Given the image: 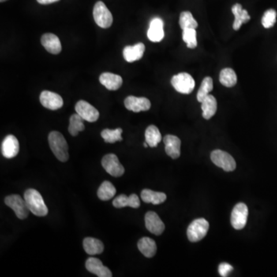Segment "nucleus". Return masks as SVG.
I'll return each instance as SVG.
<instances>
[{"label":"nucleus","mask_w":277,"mask_h":277,"mask_svg":"<svg viewBox=\"0 0 277 277\" xmlns=\"http://www.w3.org/2000/svg\"><path fill=\"white\" fill-rule=\"evenodd\" d=\"M141 199L145 203L159 205L166 201V195L164 192H155L151 189H146L142 191Z\"/></svg>","instance_id":"26"},{"label":"nucleus","mask_w":277,"mask_h":277,"mask_svg":"<svg viewBox=\"0 0 277 277\" xmlns=\"http://www.w3.org/2000/svg\"><path fill=\"white\" fill-rule=\"evenodd\" d=\"M93 18L95 23L101 28H110L113 24V15L102 1H99L94 5Z\"/></svg>","instance_id":"5"},{"label":"nucleus","mask_w":277,"mask_h":277,"mask_svg":"<svg viewBox=\"0 0 277 277\" xmlns=\"http://www.w3.org/2000/svg\"><path fill=\"white\" fill-rule=\"evenodd\" d=\"M277 16L275 9H270L266 11L262 18V25L266 29L274 27L277 22Z\"/></svg>","instance_id":"35"},{"label":"nucleus","mask_w":277,"mask_h":277,"mask_svg":"<svg viewBox=\"0 0 277 277\" xmlns=\"http://www.w3.org/2000/svg\"><path fill=\"white\" fill-rule=\"evenodd\" d=\"M201 109L203 110V117L205 120L212 118L217 110V101L214 95L209 94L201 102Z\"/></svg>","instance_id":"23"},{"label":"nucleus","mask_w":277,"mask_h":277,"mask_svg":"<svg viewBox=\"0 0 277 277\" xmlns=\"http://www.w3.org/2000/svg\"><path fill=\"white\" fill-rule=\"evenodd\" d=\"M86 268L89 272L92 273L99 277H113L111 271L108 267H105L102 262L95 257H90L86 262Z\"/></svg>","instance_id":"16"},{"label":"nucleus","mask_w":277,"mask_h":277,"mask_svg":"<svg viewBox=\"0 0 277 277\" xmlns=\"http://www.w3.org/2000/svg\"><path fill=\"white\" fill-rule=\"evenodd\" d=\"M137 246L139 250L147 258L154 257L157 250L155 241L149 237L140 239L138 242Z\"/></svg>","instance_id":"24"},{"label":"nucleus","mask_w":277,"mask_h":277,"mask_svg":"<svg viewBox=\"0 0 277 277\" xmlns=\"http://www.w3.org/2000/svg\"><path fill=\"white\" fill-rule=\"evenodd\" d=\"M183 39L189 49H195L197 46L196 29H185L183 30Z\"/></svg>","instance_id":"34"},{"label":"nucleus","mask_w":277,"mask_h":277,"mask_svg":"<svg viewBox=\"0 0 277 277\" xmlns=\"http://www.w3.org/2000/svg\"><path fill=\"white\" fill-rule=\"evenodd\" d=\"M24 199L30 212L37 216H45L48 214V208L43 196L36 189H29L24 193Z\"/></svg>","instance_id":"2"},{"label":"nucleus","mask_w":277,"mask_h":277,"mask_svg":"<svg viewBox=\"0 0 277 277\" xmlns=\"http://www.w3.org/2000/svg\"><path fill=\"white\" fill-rule=\"evenodd\" d=\"M39 100L41 104L49 110H59L63 106L62 98L59 94L48 90H44L41 92Z\"/></svg>","instance_id":"11"},{"label":"nucleus","mask_w":277,"mask_h":277,"mask_svg":"<svg viewBox=\"0 0 277 277\" xmlns=\"http://www.w3.org/2000/svg\"><path fill=\"white\" fill-rule=\"evenodd\" d=\"M113 207L116 208H123L129 207L137 209L140 207V200L137 195L131 194L127 196L125 194H121L117 196L113 201Z\"/></svg>","instance_id":"20"},{"label":"nucleus","mask_w":277,"mask_h":277,"mask_svg":"<svg viewBox=\"0 0 277 277\" xmlns=\"http://www.w3.org/2000/svg\"><path fill=\"white\" fill-rule=\"evenodd\" d=\"M102 166L110 175L114 177H122L125 172L123 166L120 163L115 154L104 155L102 159Z\"/></svg>","instance_id":"9"},{"label":"nucleus","mask_w":277,"mask_h":277,"mask_svg":"<svg viewBox=\"0 0 277 277\" xmlns=\"http://www.w3.org/2000/svg\"><path fill=\"white\" fill-rule=\"evenodd\" d=\"M146 142L149 144V147H156L162 140V135L155 125H150L147 127L145 132Z\"/></svg>","instance_id":"27"},{"label":"nucleus","mask_w":277,"mask_h":277,"mask_svg":"<svg viewBox=\"0 0 277 277\" xmlns=\"http://www.w3.org/2000/svg\"><path fill=\"white\" fill-rule=\"evenodd\" d=\"M52 152L61 162H66L69 159V147L62 133L57 131L50 132L48 137Z\"/></svg>","instance_id":"1"},{"label":"nucleus","mask_w":277,"mask_h":277,"mask_svg":"<svg viewBox=\"0 0 277 277\" xmlns=\"http://www.w3.org/2000/svg\"><path fill=\"white\" fill-rule=\"evenodd\" d=\"M233 270L231 265L227 263H222L219 266V273L222 277H227L228 274H230Z\"/></svg>","instance_id":"36"},{"label":"nucleus","mask_w":277,"mask_h":277,"mask_svg":"<svg viewBox=\"0 0 277 277\" xmlns=\"http://www.w3.org/2000/svg\"><path fill=\"white\" fill-rule=\"evenodd\" d=\"M145 223L147 230L153 234L159 236L164 231V223L155 212L150 211L146 214Z\"/></svg>","instance_id":"15"},{"label":"nucleus","mask_w":277,"mask_h":277,"mask_svg":"<svg viewBox=\"0 0 277 277\" xmlns=\"http://www.w3.org/2000/svg\"><path fill=\"white\" fill-rule=\"evenodd\" d=\"M124 104L128 110L134 112V113L147 111L151 107V102L147 98L136 97L133 95H129L128 97L125 98Z\"/></svg>","instance_id":"12"},{"label":"nucleus","mask_w":277,"mask_h":277,"mask_svg":"<svg viewBox=\"0 0 277 277\" xmlns=\"http://www.w3.org/2000/svg\"><path fill=\"white\" fill-rule=\"evenodd\" d=\"M145 45L142 43H137L134 46H127L124 48L123 57L128 62H135L141 60L145 52Z\"/></svg>","instance_id":"19"},{"label":"nucleus","mask_w":277,"mask_h":277,"mask_svg":"<svg viewBox=\"0 0 277 277\" xmlns=\"http://www.w3.org/2000/svg\"><path fill=\"white\" fill-rule=\"evenodd\" d=\"M41 43L46 51L57 55L62 50V46L60 43V39L55 34L45 33L41 37Z\"/></svg>","instance_id":"18"},{"label":"nucleus","mask_w":277,"mask_h":277,"mask_svg":"<svg viewBox=\"0 0 277 277\" xmlns=\"http://www.w3.org/2000/svg\"><path fill=\"white\" fill-rule=\"evenodd\" d=\"M232 12L235 16L233 23V30H239L244 23H247L250 20V16L247 10L243 9L242 5L240 3H236L232 7Z\"/></svg>","instance_id":"22"},{"label":"nucleus","mask_w":277,"mask_h":277,"mask_svg":"<svg viewBox=\"0 0 277 277\" xmlns=\"http://www.w3.org/2000/svg\"><path fill=\"white\" fill-rule=\"evenodd\" d=\"M5 203L14 211L15 214L19 219H24L28 216L30 210L27 206V202L25 199H23L19 195H10L5 197Z\"/></svg>","instance_id":"6"},{"label":"nucleus","mask_w":277,"mask_h":277,"mask_svg":"<svg viewBox=\"0 0 277 277\" xmlns=\"http://www.w3.org/2000/svg\"><path fill=\"white\" fill-rule=\"evenodd\" d=\"M36 1H37L39 4H42V5H48V4L59 2L60 0H36Z\"/></svg>","instance_id":"37"},{"label":"nucleus","mask_w":277,"mask_h":277,"mask_svg":"<svg viewBox=\"0 0 277 277\" xmlns=\"http://www.w3.org/2000/svg\"><path fill=\"white\" fill-rule=\"evenodd\" d=\"M219 82L226 87H234L237 83V76L235 71L230 68L222 69L219 74Z\"/></svg>","instance_id":"29"},{"label":"nucleus","mask_w":277,"mask_h":277,"mask_svg":"<svg viewBox=\"0 0 277 277\" xmlns=\"http://www.w3.org/2000/svg\"><path fill=\"white\" fill-rule=\"evenodd\" d=\"M143 146H144V147H146V148H147V147H149V144L147 142H145V143H143Z\"/></svg>","instance_id":"38"},{"label":"nucleus","mask_w":277,"mask_h":277,"mask_svg":"<svg viewBox=\"0 0 277 277\" xmlns=\"http://www.w3.org/2000/svg\"><path fill=\"white\" fill-rule=\"evenodd\" d=\"M165 143V151L172 159H177L180 155L181 140L177 136L173 135H166L163 138Z\"/></svg>","instance_id":"17"},{"label":"nucleus","mask_w":277,"mask_h":277,"mask_svg":"<svg viewBox=\"0 0 277 277\" xmlns=\"http://www.w3.org/2000/svg\"><path fill=\"white\" fill-rule=\"evenodd\" d=\"M117 189L115 186L109 182V181H104L101 184L99 189L97 191V196L99 200L102 201H107V200H111L113 196H115Z\"/></svg>","instance_id":"28"},{"label":"nucleus","mask_w":277,"mask_h":277,"mask_svg":"<svg viewBox=\"0 0 277 277\" xmlns=\"http://www.w3.org/2000/svg\"><path fill=\"white\" fill-rule=\"evenodd\" d=\"M123 129L117 128L116 129H105L101 132V136L107 143H114L117 141H122Z\"/></svg>","instance_id":"31"},{"label":"nucleus","mask_w":277,"mask_h":277,"mask_svg":"<svg viewBox=\"0 0 277 277\" xmlns=\"http://www.w3.org/2000/svg\"><path fill=\"white\" fill-rule=\"evenodd\" d=\"M5 1H6V0H0V2H5Z\"/></svg>","instance_id":"39"},{"label":"nucleus","mask_w":277,"mask_h":277,"mask_svg":"<svg viewBox=\"0 0 277 277\" xmlns=\"http://www.w3.org/2000/svg\"><path fill=\"white\" fill-rule=\"evenodd\" d=\"M83 119L78 113L71 116L69 119V132L73 136H76L79 132L85 129Z\"/></svg>","instance_id":"30"},{"label":"nucleus","mask_w":277,"mask_h":277,"mask_svg":"<svg viewBox=\"0 0 277 277\" xmlns=\"http://www.w3.org/2000/svg\"><path fill=\"white\" fill-rule=\"evenodd\" d=\"M213 90H214V82H213L212 78L210 76L204 78L202 82L200 90L197 92L198 102H203V99L207 97Z\"/></svg>","instance_id":"32"},{"label":"nucleus","mask_w":277,"mask_h":277,"mask_svg":"<svg viewBox=\"0 0 277 277\" xmlns=\"http://www.w3.org/2000/svg\"><path fill=\"white\" fill-rule=\"evenodd\" d=\"M1 151L4 157L12 159L15 157L20 151V143L13 135H9L4 139L1 146Z\"/></svg>","instance_id":"13"},{"label":"nucleus","mask_w":277,"mask_h":277,"mask_svg":"<svg viewBox=\"0 0 277 277\" xmlns=\"http://www.w3.org/2000/svg\"><path fill=\"white\" fill-rule=\"evenodd\" d=\"M163 27H164V23L160 18L155 17L150 22V28L147 32L149 39L154 43H158L162 41L165 36Z\"/></svg>","instance_id":"14"},{"label":"nucleus","mask_w":277,"mask_h":277,"mask_svg":"<svg viewBox=\"0 0 277 277\" xmlns=\"http://www.w3.org/2000/svg\"><path fill=\"white\" fill-rule=\"evenodd\" d=\"M249 210L245 203H240L235 206L231 214V224L236 230H242L247 222Z\"/></svg>","instance_id":"8"},{"label":"nucleus","mask_w":277,"mask_h":277,"mask_svg":"<svg viewBox=\"0 0 277 277\" xmlns=\"http://www.w3.org/2000/svg\"><path fill=\"white\" fill-rule=\"evenodd\" d=\"M180 26L183 30L185 29H196L198 27V23L190 12L185 11L180 14Z\"/></svg>","instance_id":"33"},{"label":"nucleus","mask_w":277,"mask_h":277,"mask_svg":"<svg viewBox=\"0 0 277 277\" xmlns=\"http://www.w3.org/2000/svg\"><path fill=\"white\" fill-rule=\"evenodd\" d=\"M99 82L107 90H117L123 84V79L119 75L111 73H103L99 76Z\"/></svg>","instance_id":"21"},{"label":"nucleus","mask_w":277,"mask_h":277,"mask_svg":"<svg viewBox=\"0 0 277 277\" xmlns=\"http://www.w3.org/2000/svg\"><path fill=\"white\" fill-rule=\"evenodd\" d=\"M209 222L203 218L196 219L191 222L187 229V237L192 243L199 242L203 240L209 230Z\"/></svg>","instance_id":"3"},{"label":"nucleus","mask_w":277,"mask_h":277,"mask_svg":"<svg viewBox=\"0 0 277 277\" xmlns=\"http://www.w3.org/2000/svg\"><path fill=\"white\" fill-rule=\"evenodd\" d=\"M83 248L89 255L101 254L104 250V246L100 240L92 237H87L83 240Z\"/></svg>","instance_id":"25"},{"label":"nucleus","mask_w":277,"mask_h":277,"mask_svg":"<svg viewBox=\"0 0 277 277\" xmlns=\"http://www.w3.org/2000/svg\"><path fill=\"white\" fill-rule=\"evenodd\" d=\"M76 113L87 122L93 123L99 119V113L92 105L85 100H80L75 106Z\"/></svg>","instance_id":"10"},{"label":"nucleus","mask_w":277,"mask_h":277,"mask_svg":"<svg viewBox=\"0 0 277 277\" xmlns=\"http://www.w3.org/2000/svg\"><path fill=\"white\" fill-rule=\"evenodd\" d=\"M171 84L177 92L182 94H189L195 88V80L191 75L186 73H180L173 76Z\"/></svg>","instance_id":"4"},{"label":"nucleus","mask_w":277,"mask_h":277,"mask_svg":"<svg viewBox=\"0 0 277 277\" xmlns=\"http://www.w3.org/2000/svg\"><path fill=\"white\" fill-rule=\"evenodd\" d=\"M211 160L215 166L222 168L226 172H232L237 167L236 161L228 153L220 150H215L211 153Z\"/></svg>","instance_id":"7"}]
</instances>
